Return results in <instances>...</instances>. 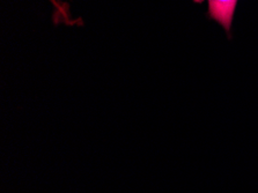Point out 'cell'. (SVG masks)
<instances>
[{"label": "cell", "mask_w": 258, "mask_h": 193, "mask_svg": "<svg viewBox=\"0 0 258 193\" xmlns=\"http://www.w3.org/2000/svg\"><path fill=\"white\" fill-rule=\"evenodd\" d=\"M207 2H209L207 17L224 27L226 33L230 37L233 18L238 0H207Z\"/></svg>", "instance_id": "cell-1"}]
</instances>
